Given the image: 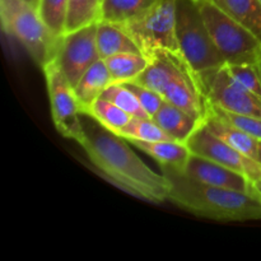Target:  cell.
<instances>
[{
    "label": "cell",
    "mask_w": 261,
    "mask_h": 261,
    "mask_svg": "<svg viewBox=\"0 0 261 261\" xmlns=\"http://www.w3.org/2000/svg\"><path fill=\"white\" fill-rule=\"evenodd\" d=\"M84 138L81 145L105 177L126 193L150 203L168 200L171 182L165 173L150 170L126 144V139L82 114Z\"/></svg>",
    "instance_id": "6da1fadb"
},
{
    "label": "cell",
    "mask_w": 261,
    "mask_h": 261,
    "mask_svg": "<svg viewBox=\"0 0 261 261\" xmlns=\"http://www.w3.org/2000/svg\"><path fill=\"white\" fill-rule=\"evenodd\" d=\"M162 170L171 182L168 200L180 208L221 222L261 219V203L250 193L205 185L178 171Z\"/></svg>",
    "instance_id": "7a4b0ae2"
},
{
    "label": "cell",
    "mask_w": 261,
    "mask_h": 261,
    "mask_svg": "<svg viewBox=\"0 0 261 261\" xmlns=\"http://www.w3.org/2000/svg\"><path fill=\"white\" fill-rule=\"evenodd\" d=\"M0 18L4 32L17 40L41 68L54 61L61 37L51 32L35 5L25 0H0Z\"/></svg>",
    "instance_id": "3957f363"
},
{
    "label": "cell",
    "mask_w": 261,
    "mask_h": 261,
    "mask_svg": "<svg viewBox=\"0 0 261 261\" xmlns=\"http://www.w3.org/2000/svg\"><path fill=\"white\" fill-rule=\"evenodd\" d=\"M176 37L180 54L195 75L226 64L212 40L198 0H176Z\"/></svg>",
    "instance_id": "277c9868"
},
{
    "label": "cell",
    "mask_w": 261,
    "mask_h": 261,
    "mask_svg": "<svg viewBox=\"0 0 261 261\" xmlns=\"http://www.w3.org/2000/svg\"><path fill=\"white\" fill-rule=\"evenodd\" d=\"M200 9L212 40L224 63H260L261 41L251 31L226 14L212 0H200Z\"/></svg>",
    "instance_id": "5b68a950"
},
{
    "label": "cell",
    "mask_w": 261,
    "mask_h": 261,
    "mask_svg": "<svg viewBox=\"0 0 261 261\" xmlns=\"http://www.w3.org/2000/svg\"><path fill=\"white\" fill-rule=\"evenodd\" d=\"M119 25L147 58L160 50L180 54L176 37V0H157L144 13Z\"/></svg>",
    "instance_id": "8992f818"
},
{
    "label": "cell",
    "mask_w": 261,
    "mask_h": 261,
    "mask_svg": "<svg viewBox=\"0 0 261 261\" xmlns=\"http://www.w3.org/2000/svg\"><path fill=\"white\" fill-rule=\"evenodd\" d=\"M206 101L222 110L246 116L261 117V97L240 86L223 66L195 75Z\"/></svg>",
    "instance_id": "52a82bcc"
},
{
    "label": "cell",
    "mask_w": 261,
    "mask_h": 261,
    "mask_svg": "<svg viewBox=\"0 0 261 261\" xmlns=\"http://www.w3.org/2000/svg\"><path fill=\"white\" fill-rule=\"evenodd\" d=\"M50 99L51 116L63 137L81 144L84 138L82 111L74 88L54 61L42 69Z\"/></svg>",
    "instance_id": "ba28073f"
},
{
    "label": "cell",
    "mask_w": 261,
    "mask_h": 261,
    "mask_svg": "<svg viewBox=\"0 0 261 261\" xmlns=\"http://www.w3.org/2000/svg\"><path fill=\"white\" fill-rule=\"evenodd\" d=\"M97 24L98 22H94L79 30L64 33L60 38L54 63L73 88L82 75L101 59L97 47Z\"/></svg>",
    "instance_id": "9c48e42d"
},
{
    "label": "cell",
    "mask_w": 261,
    "mask_h": 261,
    "mask_svg": "<svg viewBox=\"0 0 261 261\" xmlns=\"http://www.w3.org/2000/svg\"><path fill=\"white\" fill-rule=\"evenodd\" d=\"M186 144L193 154L239 171L247 178L254 177L261 171V165L257 161L246 157L227 144L224 140L212 133L203 122L186 140Z\"/></svg>",
    "instance_id": "30bf717a"
},
{
    "label": "cell",
    "mask_w": 261,
    "mask_h": 261,
    "mask_svg": "<svg viewBox=\"0 0 261 261\" xmlns=\"http://www.w3.org/2000/svg\"><path fill=\"white\" fill-rule=\"evenodd\" d=\"M181 173L190 177L191 180L205 185L231 189L244 193L250 191V181L244 173L195 154H191L185 170Z\"/></svg>",
    "instance_id": "8fae6325"
},
{
    "label": "cell",
    "mask_w": 261,
    "mask_h": 261,
    "mask_svg": "<svg viewBox=\"0 0 261 261\" xmlns=\"http://www.w3.org/2000/svg\"><path fill=\"white\" fill-rule=\"evenodd\" d=\"M188 66L181 54L160 50L150 56L145 70L133 82L163 96L168 84Z\"/></svg>",
    "instance_id": "7c38bea8"
},
{
    "label": "cell",
    "mask_w": 261,
    "mask_h": 261,
    "mask_svg": "<svg viewBox=\"0 0 261 261\" xmlns=\"http://www.w3.org/2000/svg\"><path fill=\"white\" fill-rule=\"evenodd\" d=\"M163 98L180 107L189 115L203 121L205 116V97L190 68H185L163 92Z\"/></svg>",
    "instance_id": "4fadbf2b"
},
{
    "label": "cell",
    "mask_w": 261,
    "mask_h": 261,
    "mask_svg": "<svg viewBox=\"0 0 261 261\" xmlns=\"http://www.w3.org/2000/svg\"><path fill=\"white\" fill-rule=\"evenodd\" d=\"M203 124L211 130L212 133L221 138L222 140L241 152L246 157L257 161L259 154L260 140L255 139L251 135L246 134L241 129L234 126L229 121H227L223 116L214 110V107L205 99V116H204Z\"/></svg>",
    "instance_id": "5bb4252c"
},
{
    "label": "cell",
    "mask_w": 261,
    "mask_h": 261,
    "mask_svg": "<svg viewBox=\"0 0 261 261\" xmlns=\"http://www.w3.org/2000/svg\"><path fill=\"white\" fill-rule=\"evenodd\" d=\"M130 143L157 161L162 168H171L178 172L185 170L193 154L186 143L176 142V140H158V142L130 140Z\"/></svg>",
    "instance_id": "9a60e30c"
},
{
    "label": "cell",
    "mask_w": 261,
    "mask_h": 261,
    "mask_svg": "<svg viewBox=\"0 0 261 261\" xmlns=\"http://www.w3.org/2000/svg\"><path fill=\"white\" fill-rule=\"evenodd\" d=\"M112 83L114 81L106 63L103 59H99L82 75L76 86L74 87L82 114L87 111Z\"/></svg>",
    "instance_id": "2e32d148"
},
{
    "label": "cell",
    "mask_w": 261,
    "mask_h": 261,
    "mask_svg": "<svg viewBox=\"0 0 261 261\" xmlns=\"http://www.w3.org/2000/svg\"><path fill=\"white\" fill-rule=\"evenodd\" d=\"M150 119H153V121L161 129L165 130L173 140L181 143H186L190 135L203 122L166 99L154 116Z\"/></svg>",
    "instance_id": "e0dca14e"
},
{
    "label": "cell",
    "mask_w": 261,
    "mask_h": 261,
    "mask_svg": "<svg viewBox=\"0 0 261 261\" xmlns=\"http://www.w3.org/2000/svg\"><path fill=\"white\" fill-rule=\"evenodd\" d=\"M97 47L101 59L124 53H142L139 46L119 24L105 20H98L97 24Z\"/></svg>",
    "instance_id": "ac0fdd59"
},
{
    "label": "cell",
    "mask_w": 261,
    "mask_h": 261,
    "mask_svg": "<svg viewBox=\"0 0 261 261\" xmlns=\"http://www.w3.org/2000/svg\"><path fill=\"white\" fill-rule=\"evenodd\" d=\"M219 9L251 31L261 41L260 0H212Z\"/></svg>",
    "instance_id": "d6986e66"
},
{
    "label": "cell",
    "mask_w": 261,
    "mask_h": 261,
    "mask_svg": "<svg viewBox=\"0 0 261 261\" xmlns=\"http://www.w3.org/2000/svg\"><path fill=\"white\" fill-rule=\"evenodd\" d=\"M114 83L133 82L149 64V58L142 53H124L103 59Z\"/></svg>",
    "instance_id": "ffe728a7"
},
{
    "label": "cell",
    "mask_w": 261,
    "mask_h": 261,
    "mask_svg": "<svg viewBox=\"0 0 261 261\" xmlns=\"http://www.w3.org/2000/svg\"><path fill=\"white\" fill-rule=\"evenodd\" d=\"M157 0H102L99 20L122 24L149 9Z\"/></svg>",
    "instance_id": "44dd1931"
},
{
    "label": "cell",
    "mask_w": 261,
    "mask_h": 261,
    "mask_svg": "<svg viewBox=\"0 0 261 261\" xmlns=\"http://www.w3.org/2000/svg\"><path fill=\"white\" fill-rule=\"evenodd\" d=\"M101 18V0H69L65 33L98 22Z\"/></svg>",
    "instance_id": "7402d4cb"
},
{
    "label": "cell",
    "mask_w": 261,
    "mask_h": 261,
    "mask_svg": "<svg viewBox=\"0 0 261 261\" xmlns=\"http://www.w3.org/2000/svg\"><path fill=\"white\" fill-rule=\"evenodd\" d=\"M115 134L120 135L127 142L130 140H142V142L173 140L150 117H133L122 129H120Z\"/></svg>",
    "instance_id": "603a6c76"
},
{
    "label": "cell",
    "mask_w": 261,
    "mask_h": 261,
    "mask_svg": "<svg viewBox=\"0 0 261 261\" xmlns=\"http://www.w3.org/2000/svg\"><path fill=\"white\" fill-rule=\"evenodd\" d=\"M83 114L92 116L102 126L114 133H117L120 129H122L133 119L127 112H125L124 110L117 107L112 102L102 98V97H99L96 102H93V105Z\"/></svg>",
    "instance_id": "cb8c5ba5"
},
{
    "label": "cell",
    "mask_w": 261,
    "mask_h": 261,
    "mask_svg": "<svg viewBox=\"0 0 261 261\" xmlns=\"http://www.w3.org/2000/svg\"><path fill=\"white\" fill-rule=\"evenodd\" d=\"M69 0H38V14L47 24L51 32L58 37L65 33Z\"/></svg>",
    "instance_id": "d4e9b609"
},
{
    "label": "cell",
    "mask_w": 261,
    "mask_h": 261,
    "mask_svg": "<svg viewBox=\"0 0 261 261\" xmlns=\"http://www.w3.org/2000/svg\"><path fill=\"white\" fill-rule=\"evenodd\" d=\"M102 98L107 99V101L112 102L124 110L125 112L130 115L132 117H149L142 105L138 101L137 96L134 92L130 91L125 84L122 83H112L106 91L102 93Z\"/></svg>",
    "instance_id": "484cf974"
},
{
    "label": "cell",
    "mask_w": 261,
    "mask_h": 261,
    "mask_svg": "<svg viewBox=\"0 0 261 261\" xmlns=\"http://www.w3.org/2000/svg\"><path fill=\"white\" fill-rule=\"evenodd\" d=\"M226 66L240 86L261 97V79L257 64H226Z\"/></svg>",
    "instance_id": "4316f807"
},
{
    "label": "cell",
    "mask_w": 261,
    "mask_h": 261,
    "mask_svg": "<svg viewBox=\"0 0 261 261\" xmlns=\"http://www.w3.org/2000/svg\"><path fill=\"white\" fill-rule=\"evenodd\" d=\"M209 102V101H208ZM211 103V102H209ZM214 107L217 112H218L221 116H223L227 121H229L231 124H233L234 126L241 129L242 132H245L246 134L251 135L255 139L260 140L261 142V117H254V116H246V115H239L233 114V112H228L222 110L221 107L216 106V105L211 103Z\"/></svg>",
    "instance_id": "83f0119b"
},
{
    "label": "cell",
    "mask_w": 261,
    "mask_h": 261,
    "mask_svg": "<svg viewBox=\"0 0 261 261\" xmlns=\"http://www.w3.org/2000/svg\"><path fill=\"white\" fill-rule=\"evenodd\" d=\"M122 84H125L130 91L134 92L138 101H139V103L142 105V107L144 109V111L147 112L149 117L154 116L155 112L160 110V107L165 102L163 96H161L157 92L152 91V89L147 88V87H143L140 84L134 83V82H126V83Z\"/></svg>",
    "instance_id": "f1b7e54d"
},
{
    "label": "cell",
    "mask_w": 261,
    "mask_h": 261,
    "mask_svg": "<svg viewBox=\"0 0 261 261\" xmlns=\"http://www.w3.org/2000/svg\"><path fill=\"white\" fill-rule=\"evenodd\" d=\"M250 181V191L249 193L251 194L252 196L257 199V200L261 203V171L257 173L256 176L254 177L249 178Z\"/></svg>",
    "instance_id": "f546056e"
},
{
    "label": "cell",
    "mask_w": 261,
    "mask_h": 261,
    "mask_svg": "<svg viewBox=\"0 0 261 261\" xmlns=\"http://www.w3.org/2000/svg\"><path fill=\"white\" fill-rule=\"evenodd\" d=\"M257 162H259L261 165V142L259 144V154H257Z\"/></svg>",
    "instance_id": "4dcf8cb0"
},
{
    "label": "cell",
    "mask_w": 261,
    "mask_h": 261,
    "mask_svg": "<svg viewBox=\"0 0 261 261\" xmlns=\"http://www.w3.org/2000/svg\"><path fill=\"white\" fill-rule=\"evenodd\" d=\"M257 68H259V73H260V79H261V61L257 64Z\"/></svg>",
    "instance_id": "1f68e13d"
},
{
    "label": "cell",
    "mask_w": 261,
    "mask_h": 261,
    "mask_svg": "<svg viewBox=\"0 0 261 261\" xmlns=\"http://www.w3.org/2000/svg\"><path fill=\"white\" fill-rule=\"evenodd\" d=\"M37 4H38V0H33V5H35L36 8H37Z\"/></svg>",
    "instance_id": "d6a6232c"
},
{
    "label": "cell",
    "mask_w": 261,
    "mask_h": 261,
    "mask_svg": "<svg viewBox=\"0 0 261 261\" xmlns=\"http://www.w3.org/2000/svg\"><path fill=\"white\" fill-rule=\"evenodd\" d=\"M25 2H28V3H31V4H33V0H25Z\"/></svg>",
    "instance_id": "836d02e7"
},
{
    "label": "cell",
    "mask_w": 261,
    "mask_h": 261,
    "mask_svg": "<svg viewBox=\"0 0 261 261\" xmlns=\"http://www.w3.org/2000/svg\"><path fill=\"white\" fill-rule=\"evenodd\" d=\"M198 2H200V0H198Z\"/></svg>",
    "instance_id": "e575fe53"
},
{
    "label": "cell",
    "mask_w": 261,
    "mask_h": 261,
    "mask_svg": "<svg viewBox=\"0 0 261 261\" xmlns=\"http://www.w3.org/2000/svg\"><path fill=\"white\" fill-rule=\"evenodd\" d=\"M101 3H102V0H101Z\"/></svg>",
    "instance_id": "d590c367"
},
{
    "label": "cell",
    "mask_w": 261,
    "mask_h": 261,
    "mask_svg": "<svg viewBox=\"0 0 261 261\" xmlns=\"http://www.w3.org/2000/svg\"><path fill=\"white\" fill-rule=\"evenodd\" d=\"M260 3H261V0H260Z\"/></svg>",
    "instance_id": "8d00e7d4"
}]
</instances>
